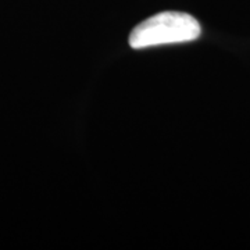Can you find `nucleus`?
<instances>
[{"label":"nucleus","mask_w":250,"mask_h":250,"mask_svg":"<svg viewBox=\"0 0 250 250\" xmlns=\"http://www.w3.org/2000/svg\"><path fill=\"white\" fill-rule=\"evenodd\" d=\"M202 28L196 18L181 11H163L142 21L129 35L134 49L196 41Z\"/></svg>","instance_id":"1"}]
</instances>
